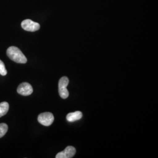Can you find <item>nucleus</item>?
Returning a JSON list of instances; mask_svg holds the SVG:
<instances>
[{
    "instance_id": "5",
    "label": "nucleus",
    "mask_w": 158,
    "mask_h": 158,
    "mask_svg": "<svg viewBox=\"0 0 158 158\" xmlns=\"http://www.w3.org/2000/svg\"><path fill=\"white\" fill-rule=\"evenodd\" d=\"M17 92L22 96H29L33 93V88L28 83L24 82L19 85L17 89Z\"/></svg>"
},
{
    "instance_id": "9",
    "label": "nucleus",
    "mask_w": 158,
    "mask_h": 158,
    "mask_svg": "<svg viewBox=\"0 0 158 158\" xmlns=\"http://www.w3.org/2000/svg\"><path fill=\"white\" fill-rule=\"evenodd\" d=\"M8 129V125L5 123L0 124V138L5 135Z\"/></svg>"
},
{
    "instance_id": "3",
    "label": "nucleus",
    "mask_w": 158,
    "mask_h": 158,
    "mask_svg": "<svg viewBox=\"0 0 158 158\" xmlns=\"http://www.w3.org/2000/svg\"><path fill=\"white\" fill-rule=\"evenodd\" d=\"M38 121L40 124L46 127L50 126L54 121V116L53 114L49 112L41 113L38 117Z\"/></svg>"
},
{
    "instance_id": "6",
    "label": "nucleus",
    "mask_w": 158,
    "mask_h": 158,
    "mask_svg": "<svg viewBox=\"0 0 158 158\" xmlns=\"http://www.w3.org/2000/svg\"><path fill=\"white\" fill-rule=\"evenodd\" d=\"M76 150L73 147L68 146L65 149L60 152H59L56 155V158H72L76 154Z\"/></svg>"
},
{
    "instance_id": "1",
    "label": "nucleus",
    "mask_w": 158,
    "mask_h": 158,
    "mask_svg": "<svg viewBox=\"0 0 158 158\" xmlns=\"http://www.w3.org/2000/svg\"><path fill=\"white\" fill-rule=\"evenodd\" d=\"M6 54L12 61L18 63H26L27 59L21 51L15 46H11L8 48Z\"/></svg>"
},
{
    "instance_id": "8",
    "label": "nucleus",
    "mask_w": 158,
    "mask_h": 158,
    "mask_svg": "<svg viewBox=\"0 0 158 158\" xmlns=\"http://www.w3.org/2000/svg\"><path fill=\"white\" fill-rule=\"evenodd\" d=\"M9 104L7 102H2L0 103V117L5 115L9 110Z\"/></svg>"
},
{
    "instance_id": "7",
    "label": "nucleus",
    "mask_w": 158,
    "mask_h": 158,
    "mask_svg": "<svg viewBox=\"0 0 158 158\" xmlns=\"http://www.w3.org/2000/svg\"><path fill=\"white\" fill-rule=\"evenodd\" d=\"M83 114L80 111H76L74 113H70L66 116L67 121L70 123L76 121L82 118Z\"/></svg>"
},
{
    "instance_id": "2",
    "label": "nucleus",
    "mask_w": 158,
    "mask_h": 158,
    "mask_svg": "<svg viewBox=\"0 0 158 158\" xmlns=\"http://www.w3.org/2000/svg\"><path fill=\"white\" fill-rule=\"evenodd\" d=\"M69 83V80L65 76L62 77L59 81V93L63 99L67 98L69 95V93L67 89Z\"/></svg>"
},
{
    "instance_id": "4",
    "label": "nucleus",
    "mask_w": 158,
    "mask_h": 158,
    "mask_svg": "<svg viewBox=\"0 0 158 158\" xmlns=\"http://www.w3.org/2000/svg\"><path fill=\"white\" fill-rule=\"evenodd\" d=\"M21 27L24 30L29 32H35L40 28V25L31 19H25L21 23Z\"/></svg>"
},
{
    "instance_id": "10",
    "label": "nucleus",
    "mask_w": 158,
    "mask_h": 158,
    "mask_svg": "<svg viewBox=\"0 0 158 158\" xmlns=\"http://www.w3.org/2000/svg\"><path fill=\"white\" fill-rule=\"evenodd\" d=\"M6 74H7V71L6 70L5 64L2 60H0V74L4 76Z\"/></svg>"
}]
</instances>
